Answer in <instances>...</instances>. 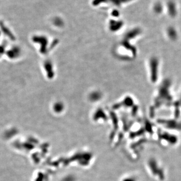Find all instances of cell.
<instances>
[{
  "label": "cell",
  "instance_id": "7a4b0ae2",
  "mask_svg": "<svg viewBox=\"0 0 181 181\" xmlns=\"http://www.w3.org/2000/svg\"><path fill=\"white\" fill-rule=\"evenodd\" d=\"M159 123L161 124L165 127L169 129H176L181 130V123L173 120L159 119L157 120Z\"/></svg>",
  "mask_w": 181,
  "mask_h": 181
},
{
  "label": "cell",
  "instance_id": "277c9868",
  "mask_svg": "<svg viewBox=\"0 0 181 181\" xmlns=\"http://www.w3.org/2000/svg\"><path fill=\"white\" fill-rule=\"evenodd\" d=\"M148 165L153 175H157L161 169L158 167L157 163L155 159H149L148 161Z\"/></svg>",
  "mask_w": 181,
  "mask_h": 181
},
{
  "label": "cell",
  "instance_id": "3957f363",
  "mask_svg": "<svg viewBox=\"0 0 181 181\" xmlns=\"http://www.w3.org/2000/svg\"><path fill=\"white\" fill-rule=\"evenodd\" d=\"M159 137L160 139H164L172 144H174L177 142V137L174 135L168 134L167 132H159Z\"/></svg>",
  "mask_w": 181,
  "mask_h": 181
},
{
  "label": "cell",
  "instance_id": "5b68a950",
  "mask_svg": "<svg viewBox=\"0 0 181 181\" xmlns=\"http://www.w3.org/2000/svg\"><path fill=\"white\" fill-rule=\"evenodd\" d=\"M145 129L146 130V131L149 132V134H153V129H152V126H151V124L149 123V122L146 121V122Z\"/></svg>",
  "mask_w": 181,
  "mask_h": 181
},
{
  "label": "cell",
  "instance_id": "6da1fadb",
  "mask_svg": "<svg viewBox=\"0 0 181 181\" xmlns=\"http://www.w3.org/2000/svg\"><path fill=\"white\" fill-rule=\"evenodd\" d=\"M159 62L156 58H152L150 60V78L152 82L155 83L158 78Z\"/></svg>",
  "mask_w": 181,
  "mask_h": 181
},
{
  "label": "cell",
  "instance_id": "8992f818",
  "mask_svg": "<svg viewBox=\"0 0 181 181\" xmlns=\"http://www.w3.org/2000/svg\"><path fill=\"white\" fill-rule=\"evenodd\" d=\"M157 175L159 177V179L161 180H163L165 179V175H164V173H163V170L162 169H161L159 171V173L157 174Z\"/></svg>",
  "mask_w": 181,
  "mask_h": 181
}]
</instances>
